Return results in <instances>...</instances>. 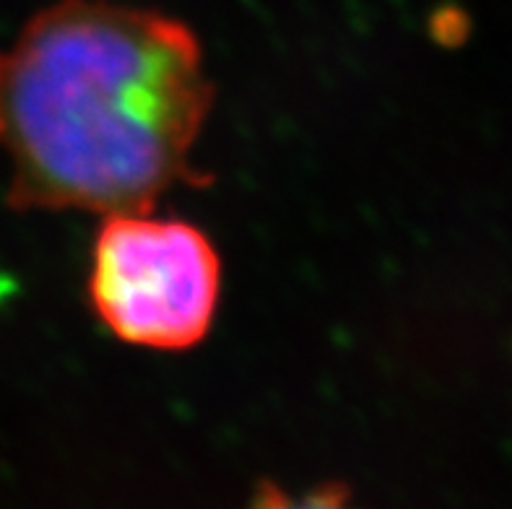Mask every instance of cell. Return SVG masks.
Masks as SVG:
<instances>
[{"label": "cell", "instance_id": "obj_2", "mask_svg": "<svg viewBox=\"0 0 512 509\" xmlns=\"http://www.w3.org/2000/svg\"><path fill=\"white\" fill-rule=\"evenodd\" d=\"M221 263L211 239L149 211L107 213L94 239L91 307L123 343L185 351L211 330Z\"/></svg>", "mask_w": 512, "mask_h": 509}, {"label": "cell", "instance_id": "obj_3", "mask_svg": "<svg viewBox=\"0 0 512 509\" xmlns=\"http://www.w3.org/2000/svg\"><path fill=\"white\" fill-rule=\"evenodd\" d=\"M247 509H359L349 502V491L341 486H318L310 491H292L281 489L276 484L260 486L255 491L253 502Z\"/></svg>", "mask_w": 512, "mask_h": 509}, {"label": "cell", "instance_id": "obj_1", "mask_svg": "<svg viewBox=\"0 0 512 509\" xmlns=\"http://www.w3.org/2000/svg\"><path fill=\"white\" fill-rule=\"evenodd\" d=\"M214 107L182 21L110 0H58L0 52V146L19 211H151L206 185L193 149Z\"/></svg>", "mask_w": 512, "mask_h": 509}]
</instances>
